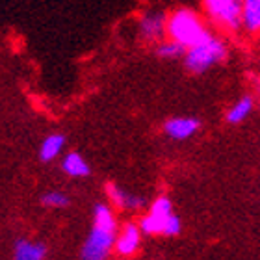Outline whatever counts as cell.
I'll list each match as a JSON object with an SVG mask.
<instances>
[{
  "mask_svg": "<svg viewBox=\"0 0 260 260\" xmlns=\"http://www.w3.org/2000/svg\"><path fill=\"white\" fill-rule=\"evenodd\" d=\"M149 212L154 214V216H158V217H169L171 214H173V203H171L169 197L160 195V197H156V199L151 203Z\"/></svg>",
  "mask_w": 260,
  "mask_h": 260,
  "instance_id": "cell-17",
  "label": "cell"
},
{
  "mask_svg": "<svg viewBox=\"0 0 260 260\" xmlns=\"http://www.w3.org/2000/svg\"><path fill=\"white\" fill-rule=\"evenodd\" d=\"M106 195H108L110 205L114 206L115 210H123V212H140L145 210L147 199L143 195L132 193V191L121 188V186L114 184V182H108L106 184Z\"/></svg>",
  "mask_w": 260,
  "mask_h": 260,
  "instance_id": "cell-7",
  "label": "cell"
},
{
  "mask_svg": "<svg viewBox=\"0 0 260 260\" xmlns=\"http://www.w3.org/2000/svg\"><path fill=\"white\" fill-rule=\"evenodd\" d=\"M41 205L45 208H52V210H61V208H67L69 206V197L67 193L60 190H52V191H45L41 195Z\"/></svg>",
  "mask_w": 260,
  "mask_h": 260,
  "instance_id": "cell-16",
  "label": "cell"
},
{
  "mask_svg": "<svg viewBox=\"0 0 260 260\" xmlns=\"http://www.w3.org/2000/svg\"><path fill=\"white\" fill-rule=\"evenodd\" d=\"M141 236H143V231H141L140 223L126 221L125 225H121L117 240H115V255L121 258L134 256L141 247Z\"/></svg>",
  "mask_w": 260,
  "mask_h": 260,
  "instance_id": "cell-6",
  "label": "cell"
},
{
  "mask_svg": "<svg viewBox=\"0 0 260 260\" xmlns=\"http://www.w3.org/2000/svg\"><path fill=\"white\" fill-rule=\"evenodd\" d=\"M201 128V121L197 117H171L164 123V134L169 140L184 141L190 140Z\"/></svg>",
  "mask_w": 260,
  "mask_h": 260,
  "instance_id": "cell-8",
  "label": "cell"
},
{
  "mask_svg": "<svg viewBox=\"0 0 260 260\" xmlns=\"http://www.w3.org/2000/svg\"><path fill=\"white\" fill-rule=\"evenodd\" d=\"M156 47V56L158 58H162V60H179V58H184L186 54V47L184 45L177 43V41H173V39H162L160 43L154 45Z\"/></svg>",
  "mask_w": 260,
  "mask_h": 260,
  "instance_id": "cell-15",
  "label": "cell"
},
{
  "mask_svg": "<svg viewBox=\"0 0 260 260\" xmlns=\"http://www.w3.org/2000/svg\"><path fill=\"white\" fill-rule=\"evenodd\" d=\"M65 143H67V140H65L63 134L47 136L41 141V145H39V160L41 162H52V160H56L63 152Z\"/></svg>",
  "mask_w": 260,
  "mask_h": 260,
  "instance_id": "cell-12",
  "label": "cell"
},
{
  "mask_svg": "<svg viewBox=\"0 0 260 260\" xmlns=\"http://www.w3.org/2000/svg\"><path fill=\"white\" fill-rule=\"evenodd\" d=\"M138 34L147 43L156 45L168 38V13L158 8L141 11L138 19Z\"/></svg>",
  "mask_w": 260,
  "mask_h": 260,
  "instance_id": "cell-5",
  "label": "cell"
},
{
  "mask_svg": "<svg viewBox=\"0 0 260 260\" xmlns=\"http://www.w3.org/2000/svg\"><path fill=\"white\" fill-rule=\"evenodd\" d=\"M169 217H158L154 214H151V212H147L145 216L140 217L138 223H140L143 234H147V236H164V233H166V223H168Z\"/></svg>",
  "mask_w": 260,
  "mask_h": 260,
  "instance_id": "cell-14",
  "label": "cell"
},
{
  "mask_svg": "<svg viewBox=\"0 0 260 260\" xmlns=\"http://www.w3.org/2000/svg\"><path fill=\"white\" fill-rule=\"evenodd\" d=\"M119 233V223L115 208L108 203H97L93 206L91 231L80 247L82 260H104L115 253V240Z\"/></svg>",
  "mask_w": 260,
  "mask_h": 260,
  "instance_id": "cell-1",
  "label": "cell"
},
{
  "mask_svg": "<svg viewBox=\"0 0 260 260\" xmlns=\"http://www.w3.org/2000/svg\"><path fill=\"white\" fill-rule=\"evenodd\" d=\"M210 32L205 19L190 8H177L168 15V38L190 49Z\"/></svg>",
  "mask_w": 260,
  "mask_h": 260,
  "instance_id": "cell-3",
  "label": "cell"
},
{
  "mask_svg": "<svg viewBox=\"0 0 260 260\" xmlns=\"http://www.w3.org/2000/svg\"><path fill=\"white\" fill-rule=\"evenodd\" d=\"M229 58V49L221 38L208 32L199 43L190 47L184 54V67L191 75H203L214 65H219Z\"/></svg>",
  "mask_w": 260,
  "mask_h": 260,
  "instance_id": "cell-2",
  "label": "cell"
},
{
  "mask_svg": "<svg viewBox=\"0 0 260 260\" xmlns=\"http://www.w3.org/2000/svg\"><path fill=\"white\" fill-rule=\"evenodd\" d=\"M45 256H47V245L41 242L19 238L13 245V258L15 260H43Z\"/></svg>",
  "mask_w": 260,
  "mask_h": 260,
  "instance_id": "cell-9",
  "label": "cell"
},
{
  "mask_svg": "<svg viewBox=\"0 0 260 260\" xmlns=\"http://www.w3.org/2000/svg\"><path fill=\"white\" fill-rule=\"evenodd\" d=\"M242 21L244 32L249 36H260V0H244Z\"/></svg>",
  "mask_w": 260,
  "mask_h": 260,
  "instance_id": "cell-13",
  "label": "cell"
},
{
  "mask_svg": "<svg viewBox=\"0 0 260 260\" xmlns=\"http://www.w3.org/2000/svg\"><path fill=\"white\" fill-rule=\"evenodd\" d=\"M203 8L208 21L217 28L231 34L244 30V21H242L244 0H203Z\"/></svg>",
  "mask_w": 260,
  "mask_h": 260,
  "instance_id": "cell-4",
  "label": "cell"
},
{
  "mask_svg": "<svg viewBox=\"0 0 260 260\" xmlns=\"http://www.w3.org/2000/svg\"><path fill=\"white\" fill-rule=\"evenodd\" d=\"M61 171L65 175H69L73 179H84L89 175V164L86 162V158L78 154V152H67L63 158H61Z\"/></svg>",
  "mask_w": 260,
  "mask_h": 260,
  "instance_id": "cell-10",
  "label": "cell"
},
{
  "mask_svg": "<svg viewBox=\"0 0 260 260\" xmlns=\"http://www.w3.org/2000/svg\"><path fill=\"white\" fill-rule=\"evenodd\" d=\"M253 108H255L253 97L244 95V97H240L238 101L225 112V121H227L229 125H240V123H244V121L249 117Z\"/></svg>",
  "mask_w": 260,
  "mask_h": 260,
  "instance_id": "cell-11",
  "label": "cell"
}]
</instances>
